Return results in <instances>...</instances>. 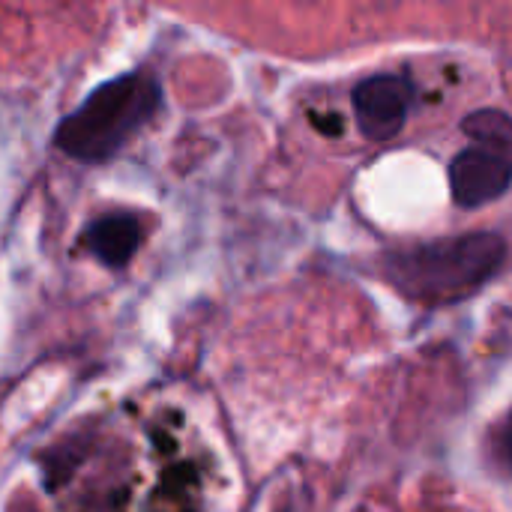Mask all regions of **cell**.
Listing matches in <instances>:
<instances>
[{"instance_id": "5", "label": "cell", "mask_w": 512, "mask_h": 512, "mask_svg": "<svg viewBox=\"0 0 512 512\" xmlns=\"http://www.w3.org/2000/svg\"><path fill=\"white\" fill-rule=\"evenodd\" d=\"M141 240H144L141 219L126 210H111L93 219L84 231V246L108 270H123L141 249Z\"/></svg>"}, {"instance_id": "6", "label": "cell", "mask_w": 512, "mask_h": 512, "mask_svg": "<svg viewBox=\"0 0 512 512\" xmlns=\"http://www.w3.org/2000/svg\"><path fill=\"white\" fill-rule=\"evenodd\" d=\"M462 132L471 144H480L512 162V117L498 108H480L471 111L462 120Z\"/></svg>"}, {"instance_id": "1", "label": "cell", "mask_w": 512, "mask_h": 512, "mask_svg": "<svg viewBox=\"0 0 512 512\" xmlns=\"http://www.w3.org/2000/svg\"><path fill=\"white\" fill-rule=\"evenodd\" d=\"M165 93L153 72L132 69L102 81L87 99L54 129V147L75 162H111L153 117L162 111Z\"/></svg>"}, {"instance_id": "3", "label": "cell", "mask_w": 512, "mask_h": 512, "mask_svg": "<svg viewBox=\"0 0 512 512\" xmlns=\"http://www.w3.org/2000/svg\"><path fill=\"white\" fill-rule=\"evenodd\" d=\"M411 102H414V87L405 78L390 75V72L363 78L351 93L357 129L369 141L396 138L408 120Z\"/></svg>"}, {"instance_id": "2", "label": "cell", "mask_w": 512, "mask_h": 512, "mask_svg": "<svg viewBox=\"0 0 512 512\" xmlns=\"http://www.w3.org/2000/svg\"><path fill=\"white\" fill-rule=\"evenodd\" d=\"M504 261V237L477 231L387 252L384 273L405 297L417 303H453L495 279Z\"/></svg>"}, {"instance_id": "7", "label": "cell", "mask_w": 512, "mask_h": 512, "mask_svg": "<svg viewBox=\"0 0 512 512\" xmlns=\"http://www.w3.org/2000/svg\"><path fill=\"white\" fill-rule=\"evenodd\" d=\"M492 450H495V465H498V468H504V471L512 477V414H510V420L495 432Z\"/></svg>"}, {"instance_id": "4", "label": "cell", "mask_w": 512, "mask_h": 512, "mask_svg": "<svg viewBox=\"0 0 512 512\" xmlns=\"http://www.w3.org/2000/svg\"><path fill=\"white\" fill-rule=\"evenodd\" d=\"M510 186V159L480 144L459 150L450 162V192H453V201L465 210H477L489 201H498Z\"/></svg>"}]
</instances>
